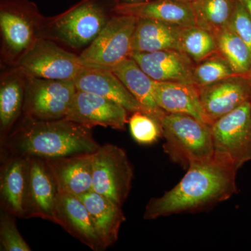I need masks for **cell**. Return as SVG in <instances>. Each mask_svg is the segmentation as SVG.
Returning a JSON list of instances; mask_svg holds the SVG:
<instances>
[{"label": "cell", "instance_id": "4", "mask_svg": "<svg viewBox=\"0 0 251 251\" xmlns=\"http://www.w3.org/2000/svg\"><path fill=\"white\" fill-rule=\"evenodd\" d=\"M48 18L29 0L0 1L1 62L15 67L43 37Z\"/></svg>", "mask_w": 251, "mask_h": 251}, {"label": "cell", "instance_id": "30", "mask_svg": "<svg viewBox=\"0 0 251 251\" xmlns=\"http://www.w3.org/2000/svg\"><path fill=\"white\" fill-rule=\"evenodd\" d=\"M16 216L2 209L0 216V250L1 251H31L16 226Z\"/></svg>", "mask_w": 251, "mask_h": 251}, {"label": "cell", "instance_id": "35", "mask_svg": "<svg viewBox=\"0 0 251 251\" xmlns=\"http://www.w3.org/2000/svg\"></svg>", "mask_w": 251, "mask_h": 251}, {"label": "cell", "instance_id": "21", "mask_svg": "<svg viewBox=\"0 0 251 251\" xmlns=\"http://www.w3.org/2000/svg\"><path fill=\"white\" fill-rule=\"evenodd\" d=\"M153 95L158 106L166 113L190 115L206 124L197 86L154 80Z\"/></svg>", "mask_w": 251, "mask_h": 251}, {"label": "cell", "instance_id": "12", "mask_svg": "<svg viewBox=\"0 0 251 251\" xmlns=\"http://www.w3.org/2000/svg\"><path fill=\"white\" fill-rule=\"evenodd\" d=\"M198 88L206 124L211 126L251 100V77L234 75Z\"/></svg>", "mask_w": 251, "mask_h": 251}, {"label": "cell", "instance_id": "6", "mask_svg": "<svg viewBox=\"0 0 251 251\" xmlns=\"http://www.w3.org/2000/svg\"><path fill=\"white\" fill-rule=\"evenodd\" d=\"M92 190L123 205L129 195L133 168L123 149L105 144L92 153Z\"/></svg>", "mask_w": 251, "mask_h": 251}, {"label": "cell", "instance_id": "15", "mask_svg": "<svg viewBox=\"0 0 251 251\" xmlns=\"http://www.w3.org/2000/svg\"><path fill=\"white\" fill-rule=\"evenodd\" d=\"M3 156L0 176L1 206L16 217L24 219L30 158Z\"/></svg>", "mask_w": 251, "mask_h": 251}, {"label": "cell", "instance_id": "26", "mask_svg": "<svg viewBox=\"0 0 251 251\" xmlns=\"http://www.w3.org/2000/svg\"><path fill=\"white\" fill-rule=\"evenodd\" d=\"M218 52L224 57L237 75L251 77V50L228 27L214 34Z\"/></svg>", "mask_w": 251, "mask_h": 251}, {"label": "cell", "instance_id": "23", "mask_svg": "<svg viewBox=\"0 0 251 251\" xmlns=\"http://www.w3.org/2000/svg\"><path fill=\"white\" fill-rule=\"evenodd\" d=\"M115 12L156 20L183 27L196 26L192 4L181 0H151L142 4L116 5Z\"/></svg>", "mask_w": 251, "mask_h": 251}, {"label": "cell", "instance_id": "17", "mask_svg": "<svg viewBox=\"0 0 251 251\" xmlns=\"http://www.w3.org/2000/svg\"><path fill=\"white\" fill-rule=\"evenodd\" d=\"M77 90L98 94L124 107L129 113L145 112L111 69L86 67L74 80Z\"/></svg>", "mask_w": 251, "mask_h": 251}, {"label": "cell", "instance_id": "28", "mask_svg": "<svg viewBox=\"0 0 251 251\" xmlns=\"http://www.w3.org/2000/svg\"><path fill=\"white\" fill-rule=\"evenodd\" d=\"M237 75L227 61L219 52L197 63L193 70V85L202 87Z\"/></svg>", "mask_w": 251, "mask_h": 251}, {"label": "cell", "instance_id": "1", "mask_svg": "<svg viewBox=\"0 0 251 251\" xmlns=\"http://www.w3.org/2000/svg\"><path fill=\"white\" fill-rule=\"evenodd\" d=\"M237 171L229 157L215 151L209 159L188 167L174 188L151 198L145 207L144 219L204 210L227 201L237 193Z\"/></svg>", "mask_w": 251, "mask_h": 251}, {"label": "cell", "instance_id": "24", "mask_svg": "<svg viewBox=\"0 0 251 251\" xmlns=\"http://www.w3.org/2000/svg\"><path fill=\"white\" fill-rule=\"evenodd\" d=\"M111 70L145 109V112L161 122L166 112L157 105L153 95L154 80L131 57L119 63Z\"/></svg>", "mask_w": 251, "mask_h": 251}, {"label": "cell", "instance_id": "9", "mask_svg": "<svg viewBox=\"0 0 251 251\" xmlns=\"http://www.w3.org/2000/svg\"><path fill=\"white\" fill-rule=\"evenodd\" d=\"M16 66L31 76L59 80H75L86 67L80 55L44 37L36 41Z\"/></svg>", "mask_w": 251, "mask_h": 251}, {"label": "cell", "instance_id": "13", "mask_svg": "<svg viewBox=\"0 0 251 251\" xmlns=\"http://www.w3.org/2000/svg\"><path fill=\"white\" fill-rule=\"evenodd\" d=\"M58 194L46 160L30 158L24 219L40 218L55 223Z\"/></svg>", "mask_w": 251, "mask_h": 251}, {"label": "cell", "instance_id": "3", "mask_svg": "<svg viewBox=\"0 0 251 251\" xmlns=\"http://www.w3.org/2000/svg\"><path fill=\"white\" fill-rule=\"evenodd\" d=\"M116 5L115 0H81L62 14L48 18L43 37L72 49H85L115 14Z\"/></svg>", "mask_w": 251, "mask_h": 251}, {"label": "cell", "instance_id": "14", "mask_svg": "<svg viewBox=\"0 0 251 251\" xmlns=\"http://www.w3.org/2000/svg\"><path fill=\"white\" fill-rule=\"evenodd\" d=\"M130 57L153 80L193 84V70L196 64L182 51L168 50L133 53Z\"/></svg>", "mask_w": 251, "mask_h": 251}, {"label": "cell", "instance_id": "19", "mask_svg": "<svg viewBox=\"0 0 251 251\" xmlns=\"http://www.w3.org/2000/svg\"><path fill=\"white\" fill-rule=\"evenodd\" d=\"M92 153L45 159L59 192L80 196L92 190Z\"/></svg>", "mask_w": 251, "mask_h": 251}, {"label": "cell", "instance_id": "32", "mask_svg": "<svg viewBox=\"0 0 251 251\" xmlns=\"http://www.w3.org/2000/svg\"><path fill=\"white\" fill-rule=\"evenodd\" d=\"M151 0H115L117 5H131L142 4L148 2Z\"/></svg>", "mask_w": 251, "mask_h": 251}, {"label": "cell", "instance_id": "29", "mask_svg": "<svg viewBox=\"0 0 251 251\" xmlns=\"http://www.w3.org/2000/svg\"><path fill=\"white\" fill-rule=\"evenodd\" d=\"M128 119L130 134L140 145H151L163 137L161 122L141 111L131 113Z\"/></svg>", "mask_w": 251, "mask_h": 251}, {"label": "cell", "instance_id": "7", "mask_svg": "<svg viewBox=\"0 0 251 251\" xmlns=\"http://www.w3.org/2000/svg\"><path fill=\"white\" fill-rule=\"evenodd\" d=\"M138 18L115 13L80 58L87 67L111 69L130 57Z\"/></svg>", "mask_w": 251, "mask_h": 251}, {"label": "cell", "instance_id": "18", "mask_svg": "<svg viewBox=\"0 0 251 251\" xmlns=\"http://www.w3.org/2000/svg\"><path fill=\"white\" fill-rule=\"evenodd\" d=\"M27 74L17 67H9L0 80V131L6 136L22 117Z\"/></svg>", "mask_w": 251, "mask_h": 251}, {"label": "cell", "instance_id": "5", "mask_svg": "<svg viewBox=\"0 0 251 251\" xmlns=\"http://www.w3.org/2000/svg\"><path fill=\"white\" fill-rule=\"evenodd\" d=\"M163 150L173 163L188 169L214 154L210 126L192 116L166 113L161 121Z\"/></svg>", "mask_w": 251, "mask_h": 251}, {"label": "cell", "instance_id": "16", "mask_svg": "<svg viewBox=\"0 0 251 251\" xmlns=\"http://www.w3.org/2000/svg\"><path fill=\"white\" fill-rule=\"evenodd\" d=\"M92 250H105L94 229L90 214L78 196L59 192L55 223Z\"/></svg>", "mask_w": 251, "mask_h": 251}, {"label": "cell", "instance_id": "2", "mask_svg": "<svg viewBox=\"0 0 251 251\" xmlns=\"http://www.w3.org/2000/svg\"><path fill=\"white\" fill-rule=\"evenodd\" d=\"M1 154L43 159L91 154L99 145L88 127L66 119L37 120L21 117L1 140Z\"/></svg>", "mask_w": 251, "mask_h": 251}, {"label": "cell", "instance_id": "31", "mask_svg": "<svg viewBox=\"0 0 251 251\" xmlns=\"http://www.w3.org/2000/svg\"><path fill=\"white\" fill-rule=\"evenodd\" d=\"M228 27L234 31L251 50V16L239 0L236 1Z\"/></svg>", "mask_w": 251, "mask_h": 251}, {"label": "cell", "instance_id": "33", "mask_svg": "<svg viewBox=\"0 0 251 251\" xmlns=\"http://www.w3.org/2000/svg\"><path fill=\"white\" fill-rule=\"evenodd\" d=\"M239 1L245 6L251 16V0H239Z\"/></svg>", "mask_w": 251, "mask_h": 251}, {"label": "cell", "instance_id": "27", "mask_svg": "<svg viewBox=\"0 0 251 251\" xmlns=\"http://www.w3.org/2000/svg\"><path fill=\"white\" fill-rule=\"evenodd\" d=\"M181 46L183 52L196 64L218 52L214 34L197 25L184 28Z\"/></svg>", "mask_w": 251, "mask_h": 251}, {"label": "cell", "instance_id": "11", "mask_svg": "<svg viewBox=\"0 0 251 251\" xmlns=\"http://www.w3.org/2000/svg\"><path fill=\"white\" fill-rule=\"evenodd\" d=\"M128 114L122 105L105 97L77 90L64 119L90 128L100 126L125 130Z\"/></svg>", "mask_w": 251, "mask_h": 251}, {"label": "cell", "instance_id": "22", "mask_svg": "<svg viewBox=\"0 0 251 251\" xmlns=\"http://www.w3.org/2000/svg\"><path fill=\"white\" fill-rule=\"evenodd\" d=\"M90 214L97 235L105 249L117 242L126 221L122 206L92 190L78 196Z\"/></svg>", "mask_w": 251, "mask_h": 251}, {"label": "cell", "instance_id": "8", "mask_svg": "<svg viewBox=\"0 0 251 251\" xmlns=\"http://www.w3.org/2000/svg\"><path fill=\"white\" fill-rule=\"evenodd\" d=\"M77 90L74 80H50L27 74L22 117L37 120L64 119Z\"/></svg>", "mask_w": 251, "mask_h": 251}, {"label": "cell", "instance_id": "34", "mask_svg": "<svg viewBox=\"0 0 251 251\" xmlns=\"http://www.w3.org/2000/svg\"><path fill=\"white\" fill-rule=\"evenodd\" d=\"M181 1H186V2L192 3L193 1H196V0H181Z\"/></svg>", "mask_w": 251, "mask_h": 251}, {"label": "cell", "instance_id": "10", "mask_svg": "<svg viewBox=\"0 0 251 251\" xmlns=\"http://www.w3.org/2000/svg\"><path fill=\"white\" fill-rule=\"evenodd\" d=\"M214 151L229 157L239 170L251 160V102L210 126Z\"/></svg>", "mask_w": 251, "mask_h": 251}, {"label": "cell", "instance_id": "20", "mask_svg": "<svg viewBox=\"0 0 251 251\" xmlns=\"http://www.w3.org/2000/svg\"><path fill=\"white\" fill-rule=\"evenodd\" d=\"M184 28L156 20L138 18L132 41L131 54L168 50L182 51Z\"/></svg>", "mask_w": 251, "mask_h": 251}, {"label": "cell", "instance_id": "25", "mask_svg": "<svg viewBox=\"0 0 251 251\" xmlns=\"http://www.w3.org/2000/svg\"><path fill=\"white\" fill-rule=\"evenodd\" d=\"M237 0H196L192 4L196 25L215 34L228 27Z\"/></svg>", "mask_w": 251, "mask_h": 251}]
</instances>
